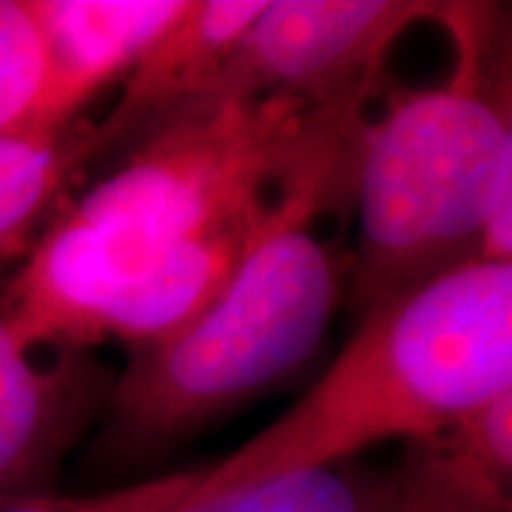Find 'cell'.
Here are the masks:
<instances>
[{"label": "cell", "instance_id": "cell-10", "mask_svg": "<svg viewBox=\"0 0 512 512\" xmlns=\"http://www.w3.org/2000/svg\"><path fill=\"white\" fill-rule=\"evenodd\" d=\"M185 512H393L387 470L336 461L288 470L228 493H194Z\"/></svg>", "mask_w": 512, "mask_h": 512}, {"label": "cell", "instance_id": "cell-7", "mask_svg": "<svg viewBox=\"0 0 512 512\" xmlns=\"http://www.w3.org/2000/svg\"><path fill=\"white\" fill-rule=\"evenodd\" d=\"M188 0H29L46 49L40 134H66L148 46L183 15Z\"/></svg>", "mask_w": 512, "mask_h": 512}, {"label": "cell", "instance_id": "cell-1", "mask_svg": "<svg viewBox=\"0 0 512 512\" xmlns=\"http://www.w3.org/2000/svg\"><path fill=\"white\" fill-rule=\"evenodd\" d=\"M439 26L456 46L450 77L393 94L356 140L345 291L359 316L464 265H512L507 32L484 3H447Z\"/></svg>", "mask_w": 512, "mask_h": 512}, {"label": "cell", "instance_id": "cell-11", "mask_svg": "<svg viewBox=\"0 0 512 512\" xmlns=\"http://www.w3.org/2000/svg\"><path fill=\"white\" fill-rule=\"evenodd\" d=\"M46 49L29 0H0V140L40 134Z\"/></svg>", "mask_w": 512, "mask_h": 512}, {"label": "cell", "instance_id": "cell-5", "mask_svg": "<svg viewBox=\"0 0 512 512\" xmlns=\"http://www.w3.org/2000/svg\"><path fill=\"white\" fill-rule=\"evenodd\" d=\"M268 0H188L183 15L123 77L114 106L86 126V163L131 148L148 131L217 92L239 37Z\"/></svg>", "mask_w": 512, "mask_h": 512}, {"label": "cell", "instance_id": "cell-2", "mask_svg": "<svg viewBox=\"0 0 512 512\" xmlns=\"http://www.w3.org/2000/svg\"><path fill=\"white\" fill-rule=\"evenodd\" d=\"M512 393V265L473 262L359 316L288 413L205 470L202 495L430 436Z\"/></svg>", "mask_w": 512, "mask_h": 512}, {"label": "cell", "instance_id": "cell-4", "mask_svg": "<svg viewBox=\"0 0 512 512\" xmlns=\"http://www.w3.org/2000/svg\"><path fill=\"white\" fill-rule=\"evenodd\" d=\"M441 12L444 3L430 0H268L214 94L279 97L362 120L396 43Z\"/></svg>", "mask_w": 512, "mask_h": 512}, {"label": "cell", "instance_id": "cell-3", "mask_svg": "<svg viewBox=\"0 0 512 512\" xmlns=\"http://www.w3.org/2000/svg\"><path fill=\"white\" fill-rule=\"evenodd\" d=\"M342 200L293 197L208 311L171 339L128 350L111 382L109 456H154L308 365L348 288V262L313 231Z\"/></svg>", "mask_w": 512, "mask_h": 512}, {"label": "cell", "instance_id": "cell-9", "mask_svg": "<svg viewBox=\"0 0 512 512\" xmlns=\"http://www.w3.org/2000/svg\"><path fill=\"white\" fill-rule=\"evenodd\" d=\"M86 128L52 137L0 140V262L23 259L52 220L74 171L86 165Z\"/></svg>", "mask_w": 512, "mask_h": 512}, {"label": "cell", "instance_id": "cell-12", "mask_svg": "<svg viewBox=\"0 0 512 512\" xmlns=\"http://www.w3.org/2000/svg\"><path fill=\"white\" fill-rule=\"evenodd\" d=\"M205 470H180L94 495H23L3 498L0 512H185Z\"/></svg>", "mask_w": 512, "mask_h": 512}, {"label": "cell", "instance_id": "cell-6", "mask_svg": "<svg viewBox=\"0 0 512 512\" xmlns=\"http://www.w3.org/2000/svg\"><path fill=\"white\" fill-rule=\"evenodd\" d=\"M109 390L86 353H60L57 365L37 367L0 319V501L49 493Z\"/></svg>", "mask_w": 512, "mask_h": 512}, {"label": "cell", "instance_id": "cell-8", "mask_svg": "<svg viewBox=\"0 0 512 512\" xmlns=\"http://www.w3.org/2000/svg\"><path fill=\"white\" fill-rule=\"evenodd\" d=\"M393 512H512V393L404 441Z\"/></svg>", "mask_w": 512, "mask_h": 512}]
</instances>
